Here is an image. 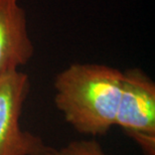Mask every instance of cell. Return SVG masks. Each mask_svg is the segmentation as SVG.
Segmentation results:
<instances>
[{"instance_id":"obj_1","label":"cell","mask_w":155,"mask_h":155,"mask_svg":"<svg viewBox=\"0 0 155 155\" xmlns=\"http://www.w3.org/2000/svg\"><path fill=\"white\" fill-rule=\"evenodd\" d=\"M123 72L100 64H72L54 79V104L84 135H105L115 126Z\"/></svg>"},{"instance_id":"obj_2","label":"cell","mask_w":155,"mask_h":155,"mask_svg":"<svg viewBox=\"0 0 155 155\" xmlns=\"http://www.w3.org/2000/svg\"><path fill=\"white\" fill-rule=\"evenodd\" d=\"M143 155H155V83L137 68L123 72L115 119Z\"/></svg>"},{"instance_id":"obj_3","label":"cell","mask_w":155,"mask_h":155,"mask_svg":"<svg viewBox=\"0 0 155 155\" xmlns=\"http://www.w3.org/2000/svg\"><path fill=\"white\" fill-rule=\"evenodd\" d=\"M30 90L29 78L18 71L0 76V155H51L54 148L24 131L19 119Z\"/></svg>"},{"instance_id":"obj_4","label":"cell","mask_w":155,"mask_h":155,"mask_svg":"<svg viewBox=\"0 0 155 155\" xmlns=\"http://www.w3.org/2000/svg\"><path fill=\"white\" fill-rule=\"evenodd\" d=\"M35 54L19 0H0V76L25 66Z\"/></svg>"},{"instance_id":"obj_5","label":"cell","mask_w":155,"mask_h":155,"mask_svg":"<svg viewBox=\"0 0 155 155\" xmlns=\"http://www.w3.org/2000/svg\"><path fill=\"white\" fill-rule=\"evenodd\" d=\"M51 155H107L98 141H72L60 149H54Z\"/></svg>"}]
</instances>
